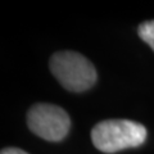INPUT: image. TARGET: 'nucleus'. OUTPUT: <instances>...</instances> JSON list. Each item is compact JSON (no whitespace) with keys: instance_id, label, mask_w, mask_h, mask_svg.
I'll use <instances>...</instances> for the list:
<instances>
[{"instance_id":"1","label":"nucleus","mask_w":154,"mask_h":154,"mask_svg":"<svg viewBox=\"0 0 154 154\" xmlns=\"http://www.w3.org/2000/svg\"><path fill=\"white\" fill-rule=\"evenodd\" d=\"M146 128L131 119H105L91 130L94 146L103 153L112 154L128 148L140 146L146 140Z\"/></svg>"},{"instance_id":"2","label":"nucleus","mask_w":154,"mask_h":154,"mask_svg":"<svg viewBox=\"0 0 154 154\" xmlns=\"http://www.w3.org/2000/svg\"><path fill=\"white\" fill-rule=\"evenodd\" d=\"M50 69L66 90L82 93L96 82V69L93 63L80 53L59 51L50 59Z\"/></svg>"},{"instance_id":"3","label":"nucleus","mask_w":154,"mask_h":154,"mask_svg":"<svg viewBox=\"0 0 154 154\" xmlns=\"http://www.w3.org/2000/svg\"><path fill=\"white\" fill-rule=\"evenodd\" d=\"M27 125L37 136L48 141H60L69 131L71 121L67 112L54 104L38 103L27 112Z\"/></svg>"},{"instance_id":"4","label":"nucleus","mask_w":154,"mask_h":154,"mask_svg":"<svg viewBox=\"0 0 154 154\" xmlns=\"http://www.w3.org/2000/svg\"><path fill=\"white\" fill-rule=\"evenodd\" d=\"M137 33L143 41L154 50V21H148L141 23L137 28Z\"/></svg>"},{"instance_id":"5","label":"nucleus","mask_w":154,"mask_h":154,"mask_svg":"<svg viewBox=\"0 0 154 154\" xmlns=\"http://www.w3.org/2000/svg\"><path fill=\"white\" fill-rule=\"evenodd\" d=\"M0 154H28V153H26L25 150H22L19 148H5L3 149Z\"/></svg>"}]
</instances>
